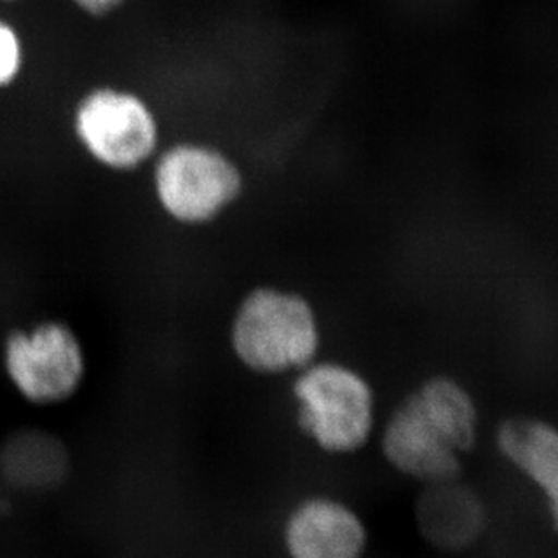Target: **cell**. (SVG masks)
I'll return each mask as SVG.
<instances>
[{
	"instance_id": "cell-1",
	"label": "cell",
	"mask_w": 558,
	"mask_h": 558,
	"mask_svg": "<svg viewBox=\"0 0 558 558\" xmlns=\"http://www.w3.org/2000/svg\"><path fill=\"white\" fill-rule=\"evenodd\" d=\"M323 323L298 290L262 283L240 298L229 323V347L254 376H295L322 357Z\"/></svg>"
},
{
	"instance_id": "cell-2",
	"label": "cell",
	"mask_w": 558,
	"mask_h": 558,
	"mask_svg": "<svg viewBox=\"0 0 558 558\" xmlns=\"http://www.w3.org/2000/svg\"><path fill=\"white\" fill-rule=\"evenodd\" d=\"M290 396L298 428L325 453H355L376 432V388L349 363L319 357L292 376Z\"/></svg>"
},
{
	"instance_id": "cell-3",
	"label": "cell",
	"mask_w": 558,
	"mask_h": 558,
	"mask_svg": "<svg viewBox=\"0 0 558 558\" xmlns=\"http://www.w3.org/2000/svg\"><path fill=\"white\" fill-rule=\"evenodd\" d=\"M161 213L178 226L207 227L238 205L247 189L242 166L218 145L182 140L161 147L150 163Z\"/></svg>"
},
{
	"instance_id": "cell-4",
	"label": "cell",
	"mask_w": 558,
	"mask_h": 558,
	"mask_svg": "<svg viewBox=\"0 0 558 558\" xmlns=\"http://www.w3.org/2000/svg\"><path fill=\"white\" fill-rule=\"evenodd\" d=\"M73 135L97 166L131 174L150 166L161 149L160 120L138 93L93 87L76 104Z\"/></svg>"
},
{
	"instance_id": "cell-5",
	"label": "cell",
	"mask_w": 558,
	"mask_h": 558,
	"mask_svg": "<svg viewBox=\"0 0 558 558\" xmlns=\"http://www.w3.org/2000/svg\"><path fill=\"white\" fill-rule=\"evenodd\" d=\"M2 365L11 387L35 407H59L76 398L89 372L84 341L62 319L11 330L5 336Z\"/></svg>"
},
{
	"instance_id": "cell-6",
	"label": "cell",
	"mask_w": 558,
	"mask_h": 558,
	"mask_svg": "<svg viewBox=\"0 0 558 558\" xmlns=\"http://www.w3.org/2000/svg\"><path fill=\"white\" fill-rule=\"evenodd\" d=\"M381 451L396 472L418 483L461 477L464 456L456 437L414 390L396 404L383 424Z\"/></svg>"
},
{
	"instance_id": "cell-7",
	"label": "cell",
	"mask_w": 558,
	"mask_h": 558,
	"mask_svg": "<svg viewBox=\"0 0 558 558\" xmlns=\"http://www.w3.org/2000/svg\"><path fill=\"white\" fill-rule=\"evenodd\" d=\"M290 558H363L366 527L352 508L328 497L295 506L284 524Z\"/></svg>"
},
{
	"instance_id": "cell-8",
	"label": "cell",
	"mask_w": 558,
	"mask_h": 558,
	"mask_svg": "<svg viewBox=\"0 0 558 558\" xmlns=\"http://www.w3.org/2000/svg\"><path fill=\"white\" fill-rule=\"evenodd\" d=\"M415 522L429 546L461 554L481 541L488 513L481 495L457 477L424 484L415 505Z\"/></svg>"
},
{
	"instance_id": "cell-9",
	"label": "cell",
	"mask_w": 558,
	"mask_h": 558,
	"mask_svg": "<svg viewBox=\"0 0 558 558\" xmlns=\"http://www.w3.org/2000/svg\"><path fill=\"white\" fill-rule=\"evenodd\" d=\"M495 446L508 464L543 494L558 533V426L532 415H513L499 424Z\"/></svg>"
},
{
	"instance_id": "cell-10",
	"label": "cell",
	"mask_w": 558,
	"mask_h": 558,
	"mask_svg": "<svg viewBox=\"0 0 558 558\" xmlns=\"http://www.w3.org/2000/svg\"><path fill=\"white\" fill-rule=\"evenodd\" d=\"M71 472L64 440L40 428L16 429L0 446V475L24 494H48L60 488Z\"/></svg>"
},
{
	"instance_id": "cell-11",
	"label": "cell",
	"mask_w": 558,
	"mask_h": 558,
	"mask_svg": "<svg viewBox=\"0 0 558 558\" xmlns=\"http://www.w3.org/2000/svg\"><path fill=\"white\" fill-rule=\"evenodd\" d=\"M22 68L21 38L13 27L0 22V87L10 86Z\"/></svg>"
},
{
	"instance_id": "cell-12",
	"label": "cell",
	"mask_w": 558,
	"mask_h": 558,
	"mask_svg": "<svg viewBox=\"0 0 558 558\" xmlns=\"http://www.w3.org/2000/svg\"><path fill=\"white\" fill-rule=\"evenodd\" d=\"M130 0H73L76 8H81L89 16H108Z\"/></svg>"
}]
</instances>
